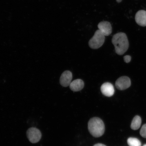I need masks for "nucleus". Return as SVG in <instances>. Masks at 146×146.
I'll return each instance as SVG.
<instances>
[{
	"instance_id": "4",
	"label": "nucleus",
	"mask_w": 146,
	"mask_h": 146,
	"mask_svg": "<svg viewBox=\"0 0 146 146\" xmlns=\"http://www.w3.org/2000/svg\"><path fill=\"white\" fill-rule=\"evenodd\" d=\"M27 135L29 141L32 143H36L40 140L41 134L39 129L32 127L27 131Z\"/></svg>"
},
{
	"instance_id": "11",
	"label": "nucleus",
	"mask_w": 146,
	"mask_h": 146,
	"mask_svg": "<svg viewBox=\"0 0 146 146\" xmlns=\"http://www.w3.org/2000/svg\"><path fill=\"white\" fill-rule=\"evenodd\" d=\"M141 124V119L139 116H136L133 118L131 127L133 130H136L139 128Z\"/></svg>"
},
{
	"instance_id": "7",
	"label": "nucleus",
	"mask_w": 146,
	"mask_h": 146,
	"mask_svg": "<svg viewBox=\"0 0 146 146\" xmlns=\"http://www.w3.org/2000/svg\"><path fill=\"white\" fill-rule=\"evenodd\" d=\"M98 28L105 36H109L112 32V27L111 23L108 21L100 22L98 25Z\"/></svg>"
},
{
	"instance_id": "3",
	"label": "nucleus",
	"mask_w": 146,
	"mask_h": 146,
	"mask_svg": "<svg viewBox=\"0 0 146 146\" xmlns=\"http://www.w3.org/2000/svg\"><path fill=\"white\" fill-rule=\"evenodd\" d=\"M105 36L100 32L99 30L95 33L93 37L89 42V45L91 48L97 49L101 47L105 41Z\"/></svg>"
},
{
	"instance_id": "13",
	"label": "nucleus",
	"mask_w": 146,
	"mask_h": 146,
	"mask_svg": "<svg viewBox=\"0 0 146 146\" xmlns=\"http://www.w3.org/2000/svg\"><path fill=\"white\" fill-rule=\"evenodd\" d=\"M140 134L142 137L146 138V124L142 126L140 131Z\"/></svg>"
},
{
	"instance_id": "9",
	"label": "nucleus",
	"mask_w": 146,
	"mask_h": 146,
	"mask_svg": "<svg viewBox=\"0 0 146 146\" xmlns=\"http://www.w3.org/2000/svg\"><path fill=\"white\" fill-rule=\"evenodd\" d=\"M136 23L140 26H146V11L141 10L138 11L135 16Z\"/></svg>"
},
{
	"instance_id": "1",
	"label": "nucleus",
	"mask_w": 146,
	"mask_h": 146,
	"mask_svg": "<svg viewBox=\"0 0 146 146\" xmlns=\"http://www.w3.org/2000/svg\"><path fill=\"white\" fill-rule=\"evenodd\" d=\"M112 42L114 45L116 53L122 55L127 52L129 46L126 35L123 32L118 33L113 36Z\"/></svg>"
},
{
	"instance_id": "6",
	"label": "nucleus",
	"mask_w": 146,
	"mask_h": 146,
	"mask_svg": "<svg viewBox=\"0 0 146 146\" xmlns=\"http://www.w3.org/2000/svg\"><path fill=\"white\" fill-rule=\"evenodd\" d=\"M72 74L70 71L67 70L64 72L60 78V84L64 87L69 86L72 80Z\"/></svg>"
},
{
	"instance_id": "2",
	"label": "nucleus",
	"mask_w": 146,
	"mask_h": 146,
	"mask_svg": "<svg viewBox=\"0 0 146 146\" xmlns=\"http://www.w3.org/2000/svg\"><path fill=\"white\" fill-rule=\"evenodd\" d=\"M88 129L92 136L99 137L103 135L105 132L104 123L99 118H93L88 122Z\"/></svg>"
},
{
	"instance_id": "16",
	"label": "nucleus",
	"mask_w": 146,
	"mask_h": 146,
	"mask_svg": "<svg viewBox=\"0 0 146 146\" xmlns=\"http://www.w3.org/2000/svg\"><path fill=\"white\" fill-rule=\"evenodd\" d=\"M117 2L118 3H120L122 1V0H116Z\"/></svg>"
},
{
	"instance_id": "17",
	"label": "nucleus",
	"mask_w": 146,
	"mask_h": 146,
	"mask_svg": "<svg viewBox=\"0 0 146 146\" xmlns=\"http://www.w3.org/2000/svg\"><path fill=\"white\" fill-rule=\"evenodd\" d=\"M143 146H146V144H145V145H143Z\"/></svg>"
},
{
	"instance_id": "10",
	"label": "nucleus",
	"mask_w": 146,
	"mask_h": 146,
	"mask_svg": "<svg viewBox=\"0 0 146 146\" xmlns=\"http://www.w3.org/2000/svg\"><path fill=\"white\" fill-rule=\"evenodd\" d=\"M84 86V83L83 80L78 79L71 82L69 87L71 90L74 92L81 91Z\"/></svg>"
},
{
	"instance_id": "12",
	"label": "nucleus",
	"mask_w": 146,
	"mask_h": 146,
	"mask_svg": "<svg viewBox=\"0 0 146 146\" xmlns=\"http://www.w3.org/2000/svg\"><path fill=\"white\" fill-rule=\"evenodd\" d=\"M128 145L129 146H141V143L140 140L136 138L130 137L127 140Z\"/></svg>"
},
{
	"instance_id": "15",
	"label": "nucleus",
	"mask_w": 146,
	"mask_h": 146,
	"mask_svg": "<svg viewBox=\"0 0 146 146\" xmlns=\"http://www.w3.org/2000/svg\"><path fill=\"white\" fill-rule=\"evenodd\" d=\"M94 146H106L105 145H103V144H101V143H98L96 144V145H95Z\"/></svg>"
},
{
	"instance_id": "5",
	"label": "nucleus",
	"mask_w": 146,
	"mask_h": 146,
	"mask_svg": "<svg viewBox=\"0 0 146 146\" xmlns=\"http://www.w3.org/2000/svg\"><path fill=\"white\" fill-rule=\"evenodd\" d=\"M115 85L118 90H123L130 87L131 81L130 78L127 76H122L116 80Z\"/></svg>"
},
{
	"instance_id": "8",
	"label": "nucleus",
	"mask_w": 146,
	"mask_h": 146,
	"mask_svg": "<svg viewBox=\"0 0 146 146\" xmlns=\"http://www.w3.org/2000/svg\"><path fill=\"white\" fill-rule=\"evenodd\" d=\"M100 90L104 96L107 97L112 96L115 92L113 86L109 82L104 83L100 88Z\"/></svg>"
},
{
	"instance_id": "14",
	"label": "nucleus",
	"mask_w": 146,
	"mask_h": 146,
	"mask_svg": "<svg viewBox=\"0 0 146 146\" xmlns=\"http://www.w3.org/2000/svg\"><path fill=\"white\" fill-rule=\"evenodd\" d=\"M123 59L126 63H129L131 61V57L130 56L126 55L124 56Z\"/></svg>"
}]
</instances>
